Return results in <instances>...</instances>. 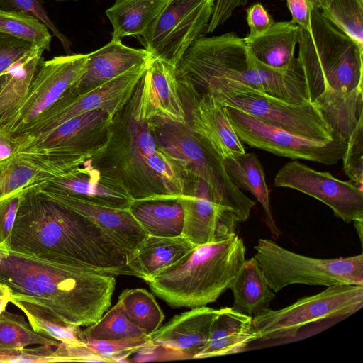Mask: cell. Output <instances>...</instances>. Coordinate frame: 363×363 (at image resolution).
Listing matches in <instances>:
<instances>
[{
	"label": "cell",
	"mask_w": 363,
	"mask_h": 363,
	"mask_svg": "<svg viewBox=\"0 0 363 363\" xmlns=\"http://www.w3.org/2000/svg\"><path fill=\"white\" fill-rule=\"evenodd\" d=\"M363 306V285L337 284L303 297L279 310L270 308L252 318L257 340L295 337L305 325L326 319L347 317Z\"/></svg>",
	"instance_id": "9"
},
{
	"label": "cell",
	"mask_w": 363,
	"mask_h": 363,
	"mask_svg": "<svg viewBox=\"0 0 363 363\" xmlns=\"http://www.w3.org/2000/svg\"><path fill=\"white\" fill-rule=\"evenodd\" d=\"M354 226L357 229V231L359 235V238L362 242V227H363V220H357L353 222Z\"/></svg>",
	"instance_id": "51"
},
{
	"label": "cell",
	"mask_w": 363,
	"mask_h": 363,
	"mask_svg": "<svg viewBox=\"0 0 363 363\" xmlns=\"http://www.w3.org/2000/svg\"><path fill=\"white\" fill-rule=\"evenodd\" d=\"M129 210L148 235H182L184 213L177 199L133 201Z\"/></svg>",
	"instance_id": "32"
},
{
	"label": "cell",
	"mask_w": 363,
	"mask_h": 363,
	"mask_svg": "<svg viewBox=\"0 0 363 363\" xmlns=\"http://www.w3.org/2000/svg\"><path fill=\"white\" fill-rule=\"evenodd\" d=\"M300 26L290 21L274 22L267 30L244 38L252 56L262 65L286 72L297 63L294 57Z\"/></svg>",
	"instance_id": "25"
},
{
	"label": "cell",
	"mask_w": 363,
	"mask_h": 363,
	"mask_svg": "<svg viewBox=\"0 0 363 363\" xmlns=\"http://www.w3.org/2000/svg\"><path fill=\"white\" fill-rule=\"evenodd\" d=\"M39 49L41 48L28 41L0 32V74Z\"/></svg>",
	"instance_id": "42"
},
{
	"label": "cell",
	"mask_w": 363,
	"mask_h": 363,
	"mask_svg": "<svg viewBox=\"0 0 363 363\" xmlns=\"http://www.w3.org/2000/svg\"><path fill=\"white\" fill-rule=\"evenodd\" d=\"M92 163L135 202L176 200L189 182L180 165L159 147L151 127L134 118L128 104L113 120L108 147Z\"/></svg>",
	"instance_id": "4"
},
{
	"label": "cell",
	"mask_w": 363,
	"mask_h": 363,
	"mask_svg": "<svg viewBox=\"0 0 363 363\" xmlns=\"http://www.w3.org/2000/svg\"><path fill=\"white\" fill-rule=\"evenodd\" d=\"M189 125L199 140L223 159L245 152L223 105L208 93L187 97Z\"/></svg>",
	"instance_id": "20"
},
{
	"label": "cell",
	"mask_w": 363,
	"mask_h": 363,
	"mask_svg": "<svg viewBox=\"0 0 363 363\" xmlns=\"http://www.w3.org/2000/svg\"><path fill=\"white\" fill-rule=\"evenodd\" d=\"M345 174L351 182L362 188L363 184V120L361 121L347 141L342 159Z\"/></svg>",
	"instance_id": "41"
},
{
	"label": "cell",
	"mask_w": 363,
	"mask_h": 363,
	"mask_svg": "<svg viewBox=\"0 0 363 363\" xmlns=\"http://www.w3.org/2000/svg\"><path fill=\"white\" fill-rule=\"evenodd\" d=\"M53 346L39 345L35 347L0 349V362L48 363L62 362L54 352Z\"/></svg>",
	"instance_id": "44"
},
{
	"label": "cell",
	"mask_w": 363,
	"mask_h": 363,
	"mask_svg": "<svg viewBox=\"0 0 363 363\" xmlns=\"http://www.w3.org/2000/svg\"><path fill=\"white\" fill-rule=\"evenodd\" d=\"M57 1H79V0H55Z\"/></svg>",
	"instance_id": "53"
},
{
	"label": "cell",
	"mask_w": 363,
	"mask_h": 363,
	"mask_svg": "<svg viewBox=\"0 0 363 363\" xmlns=\"http://www.w3.org/2000/svg\"><path fill=\"white\" fill-rule=\"evenodd\" d=\"M312 103L338 139L347 142L363 120V89L347 93L325 91Z\"/></svg>",
	"instance_id": "29"
},
{
	"label": "cell",
	"mask_w": 363,
	"mask_h": 363,
	"mask_svg": "<svg viewBox=\"0 0 363 363\" xmlns=\"http://www.w3.org/2000/svg\"><path fill=\"white\" fill-rule=\"evenodd\" d=\"M0 8L5 11L25 13L35 17L60 40L67 55L73 54L71 50V42L50 19L40 0H0Z\"/></svg>",
	"instance_id": "43"
},
{
	"label": "cell",
	"mask_w": 363,
	"mask_h": 363,
	"mask_svg": "<svg viewBox=\"0 0 363 363\" xmlns=\"http://www.w3.org/2000/svg\"><path fill=\"white\" fill-rule=\"evenodd\" d=\"M246 20L250 28V34L258 35L267 30L274 23L272 18L264 6L255 4L247 9Z\"/></svg>",
	"instance_id": "47"
},
{
	"label": "cell",
	"mask_w": 363,
	"mask_h": 363,
	"mask_svg": "<svg viewBox=\"0 0 363 363\" xmlns=\"http://www.w3.org/2000/svg\"><path fill=\"white\" fill-rule=\"evenodd\" d=\"M0 283L13 298L42 305L69 324L89 326L111 306L114 276L55 256L10 251L0 264Z\"/></svg>",
	"instance_id": "2"
},
{
	"label": "cell",
	"mask_w": 363,
	"mask_h": 363,
	"mask_svg": "<svg viewBox=\"0 0 363 363\" xmlns=\"http://www.w3.org/2000/svg\"><path fill=\"white\" fill-rule=\"evenodd\" d=\"M291 13V21L307 31L311 29L312 6L308 0H286Z\"/></svg>",
	"instance_id": "48"
},
{
	"label": "cell",
	"mask_w": 363,
	"mask_h": 363,
	"mask_svg": "<svg viewBox=\"0 0 363 363\" xmlns=\"http://www.w3.org/2000/svg\"><path fill=\"white\" fill-rule=\"evenodd\" d=\"M177 201L184 213L182 235L196 246L235 233L238 222L205 181L191 180Z\"/></svg>",
	"instance_id": "18"
},
{
	"label": "cell",
	"mask_w": 363,
	"mask_h": 363,
	"mask_svg": "<svg viewBox=\"0 0 363 363\" xmlns=\"http://www.w3.org/2000/svg\"><path fill=\"white\" fill-rule=\"evenodd\" d=\"M28 189L15 193L0 201V245H6L9 248L10 236L18 208L23 194Z\"/></svg>",
	"instance_id": "45"
},
{
	"label": "cell",
	"mask_w": 363,
	"mask_h": 363,
	"mask_svg": "<svg viewBox=\"0 0 363 363\" xmlns=\"http://www.w3.org/2000/svg\"><path fill=\"white\" fill-rule=\"evenodd\" d=\"M13 298V291L9 286L0 283V315L6 311V308Z\"/></svg>",
	"instance_id": "49"
},
{
	"label": "cell",
	"mask_w": 363,
	"mask_h": 363,
	"mask_svg": "<svg viewBox=\"0 0 363 363\" xmlns=\"http://www.w3.org/2000/svg\"><path fill=\"white\" fill-rule=\"evenodd\" d=\"M92 160L52 179L43 187L108 207L129 208L133 200L118 183L96 167Z\"/></svg>",
	"instance_id": "23"
},
{
	"label": "cell",
	"mask_w": 363,
	"mask_h": 363,
	"mask_svg": "<svg viewBox=\"0 0 363 363\" xmlns=\"http://www.w3.org/2000/svg\"><path fill=\"white\" fill-rule=\"evenodd\" d=\"M152 57L145 49L132 48L123 45L121 39L111 38L108 44L88 54L84 74L68 91H87L148 62Z\"/></svg>",
	"instance_id": "24"
},
{
	"label": "cell",
	"mask_w": 363,
	"mask_h": 363,
	"mask_svg": "<svg viewBox=\"0 0 363 363\" xmlns=\"http://www.w3.org/2000/svg\"><path fill=\"white\" fill-rule=\"evenodd\" d=\"M149 61L87 91H67L19 134L35 135L48 132L74 117L95 110L104 111L114 119L132 98Z\"/></svg>",
	"instance_id": "14"
},
{
	"label": "cell",
	"mask_w": 363,
	"mask_h": 363,
	"mask_svg": "<svg viewBox=\"0 0 363 363\" xmlns=\"http://www.w3.org/2000/svg\"><path fill=\"white\" fill-rule=\"evenodd\" d=\"M82 161L50 154L15 153L0 163V201L22 190L47 184L80 167Z\"/></svg>",
	"instance_id": "21"
},
{
	"label": "cell",
	"mask_w": 363,
	"mask_h": 363,
	"mask_svg": "<svg viewBox=\"0 0 363 363\" xmlns=\"http://www.w3.org/2000/svg\"><path fill=\"white\" fill-rule=\"evenodd\" d=\"M85 339L118 340L145 335L127 316L123 306L117 303L94 324L82 330Z\"/></svg>",
	"instance_id": "39"
},
{
	"label": "cell",
	"mask_w": 363,
	"mask_h": 363,
	"mask_svg": "<svg viewBox=\"0 0 363 363\" xmlns=\"http://www.w3.org/2000/svg\"><path fill=\"white\" fill-rule=\"evenodd\" d=\"M322 15L363 46V0H320Z\"/></svg>",
	"instance_id": "36"
},
{
	"label": "cell",
	"mask_w": 363,
	"mask_h": 363,
	"mask_svg": "<svg viewBox=\"0 0 363 363\" xmlns=\"http://www.w3.org/2000/svg\"><path fill=\"white\" fill-rule=\"evenodd\" d=\"M26 316L33 330L70 345H84L86 339L79 326L67 323L48 308L26 300L11 301Z\"/></svg>",
	"instance_id": "34"
},
{
	"label": "cell",
	"mask_w": 363,
	"mask_h": 363,
	"mask_svg": "<svg viewBox=\"0 0 363 363\" xmlns=\"http://www.w3.org/2000/svg\"><path fill=\"white\" fill-rule=\"evenodd\" d=\"M277 187L290 188L311 196L330 207L345 223L363 220L362 188L352 182L316 171L297 161L284 165L274 177Z\"/></svg>",
	"instance_id": "17"
},
{
	"label": "cell",
	"mask_w": 363,
	"mask_h": 363,
	"mask_svg": "<svg viewBox=\"0 0 363 363\" xmlns=\"http://www.w3.org/2000/svg\"><path fill=\"white\" fill-rule=\"evenodd\" d=\"M0 32L28 41L43 50H50L52 36L48 28L30 14L0 8Z\"/></svg>",
	"instance_id": "38"
},
{
	"label": "cell",
	"mask_w": 363,
	"mask_h": 363,
	"mask_svg": "<svg viewBox=\"0 0 363 363\" xmlns=\"http://www.w3.org/2000/svg\"><path fill=\"white\" fill-rule=\"evenodd\" d=\"M150 127L159 147L180 165L189 180L208 183L238 223L249 218L256 203L234 184L225 170L223 158L199 140L189 123Z\"/></svg>",
	"instance_id": "7"
},
{
	"label": "cell",
	"mask_w": 363,
	"mask_h": 363,
	"mask_svg": "<svg viewBox=\"0 0 363 363\" xmlns=\"http://www.w3.org/2000/svg\"><path fill=\"white\" fill-rule=\"evenodd\" d=\"M118 301L128 318L146 335L155 332L164 319L154 296L144 289H126Z\"/></svg>",
	"instance_id": "35"
},
{
	"label": "cell",
	"mask_w": 363,
	"mask_h": 363,
	"mask_svg": "<svg viewBox=\"0 0 363 363\" xmlns=\"http://www.w3.org/2000/svg\"><path fill=\"white\" fill-rule=\"evenodd\" d=\"M247 2L248 0H215L213 13L205 33L213 32L231 17L237 8Z\"/></svg>",
	"instance_id": "46"
},
{
	"label": "cell",
	"mask_w": 363,
	"mask_h": 363,
	"mask_svg": "<svg viewBox=\"0 0 363 363\" xmlns=\"http://www.w3.org/2000/svg\"><path fill=\"white\" fill-rule=\"evenodd\" d=\"M235 233L196 246L173 266L146 281L152 292L174 308L205 306L230 289L245 261Z\"/></svg>",
	"instance_id": "5"
},
{
	"label": "cell",
	"mask_w": 363,
	"mask_h": 363,
	"mask_svg": "<svg viewBox=\"0 0 363 363\" xmlns=\"http://www.w3.org/2000/svg\"><path fill=\"white\" fill-rule=\"evenodd\" d=\"M10 250L4 245H0V264L9 255Z\"/></svg>",
	"instance_id": "50"
},
{
	"label": "cell",
	"mask_w": 363,
	"mask_h": 363,
	"mask_svg": "<svg viewBox=\"0 0 363 363\" xmlns=\"http://www.w3.org/2000/svg\"><path fill=\"white\" fill-rule=\"evenodd\" d=\"M43 186L23 194L10 251L55 256L114 277L132 275L123 249L89 219L41 195Z\"/></svg>",
	"instance_id": "1"
},
{
	"label": "cell",
	"mask_w": 363,
	"mask_h": 363,
	"mask_svg": "<svg viewBox=\"0 0 363 363\" xmlns=\"http://www.w3.org/2000/svg\"><path fill=\"white\" fill-rule=\"evenodd\" d=\"M151 343L150 337H140L118 340H86L85 347L104 362H128V358L140 349Z\"/></svg>",
	"instance_id": "40"
},
{
	"label": "cell",
	"mask_w": 363,
	"mask_h": 363,
	"mask_svg": "<svg viewBox=\"0 0 363 363\" xmlns=\"http://www.w3.org/2000/svg\"><path fill=\"white\" fill-rule=\"evenodd\" d=\"M218 311L205 306L176 315L150 335V341L174 351L181 359H195L208 342Z\"/></svg>",
	"instance_id": "22"
},
{
	"label": "cell",
	"mask_w": 363,
	"mask_h": 363,
	"mask_svg": "<svg viewBox=\"0 0 363 363\" xmlns=\"http://www.w3.org/2000/svg\"><path fill=\"white\" fill-rule=\"evenodd\" d=\"M225 170L234 184L250 191L261 204L265 222L274 239L281 231L273 218L269 203V190L265 182L263 167L255 153H242L223 159Z\"/></svg>",
	"instance_id": "30"
},
{
	"label": "cell",
	"mask_w": 363,
	"mask_h": 363,
	"mask_svg": "<svg viewBox=\"0 0 363 363\" xmlns=\"http://www.w3.org/2000/svg\"><path fill=\"white\" fill-rule=\"evenodd\" d=\"M39 193L91 220L123 249L128 258L148 235L129 208L108 207L43 187L39 189Z\"/></svg>",
	"instance_id": "19"
},
{
	"label": "cell",
	"mask_w": 363,
	"mask_h": 363,
	"mask_svg": "<svg viewBox=\"0 0 363 363\" xmlns=\"http://www.w3.org/2000/svg\"><path fill=\"white\" fill-rule=\"evenodd\" d=\"M215 0H168L145 33L137 37L150 55L176 67L205 32Z\"/></svg>",
	"instance_id": "12"
},
{
	"label": "cell",
	"mask_w": 363,
	"mask_h": 363,
	"mask_svg": "<svg viewBox=\"0 0 363 363\" xmlns=\"http://www.w3.org/2000/svg\"><path fill=\"white\" fill-rule=\"evenodd\" d=\"M257 340L252 317L232 309H219L213 319L208 342L195 359H204L236 354Z\"/></svg>",
	"instance_id": "26"
},
{
	"label": "cell",
	"mask_w": 363,
	"mask_h": 363,
	"mask_svg": "<svg viewBox=\"0 0 363 363\" xmlns=\"http://www.w3.org/2000/svg\"><path fill=\"white\" fill-rule=\"evenodd\" d=\"M237 135L250 147L277 155L319 162L326 165L342 159L347 142L340 139L318 140L271 125L239 109L224 106Z\"/></svg>",
	"instance_id": "13"
},
{
	"label": "cell",
	"mask_w": 363,
	"mask_h": 363,
	"mask_svg": "<svg viewBox=\"0 0 363 363\" xmlns=\"http://www.w3.org/2000/svg\"><path fill=\"white\" fill-rule=\"evenodd\" d=\"M207 93L223 106L239 109L289 132L318 140L338 139L312 102L293 104L247 86H230Z\"/></svg>",
	"instance_id": "10"
},
{
	"label": "cell",
	"mask_w": 363,
	"mask_h": 363,
	"mask_svg": "<svg viewBox=\"0 0 363 363\" xmlns=\"http://www.w3.org/2000/svg\"><path fill=\"white\" fill-rule=\"evenodd\" d=\"M136 120L150 126L188 123L176 67L152 57L128 103Z\"/></svg>",
	"instance_id": "16"
},
{
	"label": "cell",
	"mask_w": 363,
	"mask_h": 363,
	"mask_svg": "<svg viewBox=\"0 0 363 363\" xmlns=\"http://www.w3.org/2000/svg\"><path fill=\"white\" fill-rule=\"evenodd\" d=\"M196 246L183 235H147L136 251L128 258L132 276L145 281L175 264Z\"/></svg>",
	"instance_id": "27"
},
{
	"label": "cell",
	"mask_w": 363,
	"mask_h": 363,
	"mask_svg": "<svg viewBox=\"0 0 363 363\" xmlns=\"http://www.w3.org/2000/svg\"><path fill=\"white\" fill-rule=\"evenodd\" d=\"M44 50L39 49L26 60L0 74V127L3 126L26 97Z\"/></svg>",
	"instance_id": "33"
},
{
	"label": "cell",
	"mask_w": 363,
	"mask_h": 363,
	"mask_svg": "<svg viewBox=\"0 0 363 363\" xmlns=\"http://www.w3.org/2000/svg\"><path fill=\"white\" fill-rule=\"evenodd\" d=\"M113 120L106 112L95 110L74 117L48 132L35 135H10L14 154H51L95 159L108 146Z\"/></svg>",
	"instance_id": "11"
},
{
	"label": "cell",
	"mask_w": 363,
	"mask_h": 363,
	"mask_svg": "<svg viewBox=\"0 0 363 363\" xmlns=\"http://www.w3.org/2000/svg\"><path fill=\"white\" fill-rule=\"evenodd\" d=\"M297 62L310 102L325 91L363 89V46L312 9L311 29H300Z\"/></svg>",
	"instance_id": "6"
},
{
	"label": "cell",
	"mask_w": 363,
	"mask_h": 363,
	"mask_svg": "<svg viewBox=\"0 0 363 363\" xmlns=\"http://www.w3.org/2000/svg\"><path fill=\"white\" fill-rule=\"evenodd\" d=\"M267 283L277 293L291 284L363 285V255L333 259L313 258L260 238L255 246Z\"/></svg>",
	"instance_id": "8"
},
{
	"label": "cell",
	"mask_w": 363,
	"mask_h": 363,
	"mask_svg": "<svg viewBox=\"0 0 363 363\" xmlns=\"http://www.w3.org/2000/svg\"><path fill=\"white\" fill-rule=\"evenodd\" d=\"M88 54H71L41 60L23 102L1 127L7 135L21 133L72 88L84 74Z\"/></svg>",
	"instance_id": "15"
},
{
	"label": "cell",
	"mask_w": 363,
	"mask_h": 363,
	"mask_svg": "<svg viewBox=\"0 0 363 363\" xmlns=\"http://www.w3.org/2000/svg\"><path fill=\"white\" fill-rule=\"evenodd\" d=\"M60 342L35 332L22 315L6 311L0 315V349L21 348L32 345L57 347Z\"/></svg>",
	"instance_id": "37"
},
{
	"label": "cell",
	"mask_w": 363,
	"mask_h": 363,
	"mask_svg": "<svg viewBox=\"0 0 363 363\" xmlns=\"http://www.w3.org/2000/svg\"><path fill=\"white\" fill-rule=\"evenodd\" d=\"M230 289L233 296L232 309L252 318L269 308L276 296L255 257L245 259Z\"/></svg>",
	"instance_id": "28"
},
{
	"label": "cell",
	"mask_w": 363,
	"mask_h": 363,
	"mask_svg": "<svg viewBox=\"0 0 363 363\" xmlns=\"http://www.w3.org/2000/svg\"><path fill=\"white\" fill-rule=\"evenodd\" d=\"M168 0H116L106 10L112 38L143 35Z\"/></svg>",
	"instance_id": "31"
},
{
	"label": "cell",
	"mask_w": 363,
	"mask_h": 363,
	"mask_svg": "<svg viewBox=\"0 0 363 363\" xmlns=\"http://www.w3.org/2000/svg\"><path fill=\"white\" fill-rule=\"evenodd\" d=\"M312 8L314 9H319L320 0H308Z\"/></svg>",
	"instance_id": "52"
},
{
	"label": "cell",
	"mask_w": 363,
	"mask_h": 363,
	"mask_svg": "<svg viewBox=\"0 0 363 363\" xmlns=\"http://www.w3.org/2000/svg\"><path fill=\"white\" fill-rule=\"evenodd\" d=\"M176 74L186 96L247 86L290 103L310 102L298 62L286 72L269 68L252 56L244 38L235 33L198 38L177 65Z\"/></svg>",
	"instance_id": "3"
}]
</instances>
